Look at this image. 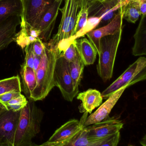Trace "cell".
Listing matches in <instances>:
<instances>
[{
    "mask_svg": "<svg viewBox=\"0 0 146 146\" xmlns=\"http://www.w3.org/2000/svg\"><path fill=\"white\" fill-rule=\"evenodd\" d=\"M58 55L57 46L45 42V49L41 62L36 72L37 85L30 100H42L45 98L55 86L54 72Z\"/></svg>",
    "mask_w": 146,
    "mask_h": 146,
    "instance_id": "1",
    "label": "cell"
},
{
    "mask_svg": "<svg viewBox=\"0 0 146 146\" xmlns=\"http://www.w3.org/2000/svg\"><path fill=\"white\" fill-rule=\"evenodd\" d=\"M43 115V111L34 101L29 100L21 110L14 146H32V140L40 132Z\"/></svg>",
    "mask_w": 146,
    "mask_h": 146,
    "instance_id": "2",
    "label": "cell"
},
{
    "mask_svg": "<svg viewBox=\"0 0 146 146\" xmlns=\"http://www.w3.org/2000/svg\"><path fill=\"white\" fill-rule=\"evenodd\" d=\"M122 29L114 35L102 38L100 41L97 71L104 82L112 78L117 49L121 38Z\"/></svg>",
    "mask_w": 146,
    "mask_h": 146,
    "instance_id": "3",
    "label": "cell"
},
{
    "mask_svg": "<svg viewBox=\"0 0 146 146\" xmlns=\"http://www.w3.org/2000/svg\"><path fill=\"white\" fill-rule=\"evenodd\" d=\"M82 0H65L63 7L59 9L62 18L57 33L50 39L49 42L57 46L64 43L75 35V25L77 14Z\"/></svg>",
    "mask_w": 146,
    "mask_h": 146,
    "instance_id": "4",
    "label": "cell"
},
{
    "mask_svg": "<svg viewBox=\"0 0 146 146\" xmlns=\"http://www.w3.org/2000/svg\"><path fill=\"white\" fill-rule=\"evenodd\" d=\"M146 79V59L141 56L126 69L112 84L102 93L103 99H107L116 91L123 87H128Z\"/></svg>",
    "mask_w": 146,
    "mask_h": 146,
    "instance_id": "5",
    "label": "cell"
},
{
    "mask_svg": "<svg viewBox=\"0 0 146 146\" xmlns=\"http://www.w3.org/2000/svg\"><path fill=\"white\" fill-rule=\"evenodd\" d=\"M54 77L55 86L60 89L64 99L69 102L73 101L79 92L74 87L69 72V63L64 59L62 52L59 51Z\"/></svg>",
    "mask_w": 146,
    "mask_h": 146,
    "instance_id": "6",
    "label": "cell"
},
{
    "mask_svg": "<svg viewBox=\"0 0 146 146\" xmlns=\"http://www.w3.org/2000/svg\"><path fill=\"white\" fill-rule=\"evenodd\" d=\"M123 123L115 117H109L100 122L85 127L87 138L91 142L100 140L120 132Z\"/></svg>",
    "mask_w": 146,
    "mask_h": 146,
    "instance_id": "7",
    "label": "cell"
},
{
    "mask_svg": "<svg viewBox=\"0 0 146 146\" xmlns=\"http://www.w3.org/2000/svg\"><path fill=\"white\" fill-rule=\"evenodd\" d=\"M21 110H7L0 115V146H14Z\"/></svg>",
    "mask_w": 146,
    "mask_h": 146,
    "instance_id": "8",
    "label": "cell"
},
{
    "mask_svg": "<svg viewBox=\"0 0 146 146\" xmlns=\"http://www.w3.org/2000/svg\"><path fill=\"white\" fill-rule=\"evenodd\" d=\"M56 0H22L23 17L25 22L35 28Z\"/></svg>",
    "mask_w": 146,
    "mask_h": 146,
    "instance_id": "9",
    "label": "cell"
},
{
    "mask_svg": "<svg viewBox=\"0 0 146 146\" xmlns=\"http://www.w3.org/2000/svg\"><path fill=\"white\" fill-rule=\"evenodd\" d=\"M123 20V15L121 8L118 13L106 25L94 29L86 34L89 41L95 47L98 54L99 53L101 38L109 35H114L122 29Z\"/></svg>",
    "mask_w": 146,
    "mask_h": 146,
    "instance_id": "10",
    "label": "cell"
},
{
    "mask_svg": "<svg viewBox=\"0 0 146 146\" xmlns=\"http://www.w3.org/2000/svg\"><path fill=\"white\" fill-rule=\"evenodd\" d=\"M127 88V86L121 88L111 95L107 100L101 104L96 111L87 117L83 123V127H85L100 122L108 118L113 107Z\"/></svg>",
    "mask_w": 146,
    "mask_h": 146,
    "instance_id": "11",
    "label": "cell"
},
{
    "mask_svg": "<svg viewBox=\"0 0 146 146\" xmlns=\"http://www.w3.org/2000/svg\"><path fill=\"white\" fill-rule=\"evenodd\" d=\"M61 3L55 1L35 27L40 31L39 38L44 42H47L50 39Z\"/></svg>",
    "mask_w": 146,
    "mask_h": 146,
    "instance_id": "12",
    "label": "cell"
},
{
    "mask_svg": "<svg viewBox=\"0 0 146 146\" xmlns=\"http://www.w3.org/2000/svg\"><path fill=\"white\" fill-rule=\"evenodd\" d=\"M131 1L125 0L122 2H118V0H110L102 3L97 2L89 8V11H89V13L92 12V15L90 16L99 17L102 19L101 21L110 22L116 15L115 12Z\"/></svg>",
    "mask_w": 146,
    "mask_h": 146,
    "instance_id": "13",
    "label": "cell"
},
{
    "mask_svg": "<svg viewBox=\"0 0 146 146\" xmlns=\"http://www.w3.org/2000/svg\"><path fill=\"white\" fill-rule=\"evenodd\" d=\"M84 121L85 120L81 121L76 119L69 120L57 129L47 141L51 143L62 142L73 138L83 127Z\"/></svg>",
    "mask_w": 146,
    "mask_h": 146,
    "instance_id": "14",
    "label": "cell"
},
{
    "mask_svg": "<svg viewBox=\"0 0 146 146\" xmlns=\"http://www.w3.org/2000/svg\"><path fill=\"white\" fill-rule=\"evenodd\" d=\"M20 17L13 16L0 25V51L7 48L14 41L16 28L21 24Z\"/></svg>",
    "mask_w": 146,
    "mask_h": 146,
    "instance_id": "15",
    "label": "cell"
},
{
    "mask_svg": "<svg viewBox=\"0 0 146 146\" xmlns=\"http://www.w3.org/2000/svg\"><path fill=\"white\" fill-rule=\"evenodd\" d=\"M77 99L82 102L79 106L80 112L91 114L93 111L102 104L103 97L101 93L95 89H88L77 94Z\"/></svg>",
    "mask_w": 146,
    "mask_h": 146,
    "instance_id": "16",
    "label": "cell"
},
{
    "mask_svg": "<svg viewBox=\"0 0 146 146\" xmlns=\"http://www.w3.org/2000/svg\"><path fill=\"white\" fill-rule=\"evenodd\" d=\"M77 53L85 66L92 65L97 58V52L92 44L86 38L75 40Z\"/></svg>",
    "mask_w": 146,
    "mask_h": 146,
    "instance_id": "17",
    "label": "cell"
},
{
    "mask_svg": "<svg viewBox=\"0 0 146 146\" xmlns=\"http://www.w3.org/2000/svg\"><path fill=\"white\" fill-rule=\"evenodd\" d=\"M20 31L16 33L14 41L22 49L33 43L39 38L40 32L39 30L28 25L21 17Z\"/></svg>",
    "mask_w": 146,
    "mask_h": 146,
    "instance_id": "18",
    "label": "cell"
},
{
    "mask_svg": "<svg viewBox=\"0 0 146 146\" xmlns=\"http://www.w3.org/2000/svg\"><path fill=\"white\" fill-rule=\"evenodd\" d=\"M22 0H0V25L13 16H23Z\"/></svg>",
    "mask_w": 146,
    "mask_h": 146,
    "instance_id": "19",
    "label": "cell"
},
{
    "mask_svg": "<svg viewBox=\"0 0 146 146\" xmlns=\"http://www.w3.org/2000/svg\"><path fill=\"white\" fill-rule=\"evenodd\" d=\"M135 43L133 48V54L142 56L146 54V25L145 17H141L139 27L134 36Z\"/></svg>",
    "mask_w": 146,
    "mask_h": 146,
    "instance_id": "20",
    "label": "cell"
},
{
    "mask_svg": "<svg viewBox=\"0 0 146 146\" xmlns=\"http://www.w3.org/2000/svg\"><path fill=\"white\" fill-rule=\"evenodd\" d=\"M21 74L22 78L23 91L26 96L30 100L32 92L37 85L36 73L32 68L22 65Z\"/></svg>",
    "mask_w": 146,
    "mask_h": 146,
    "instance_id": "21",
    "label": "cell"
},
{
    "mask_svg": "<svg viewBox=\"0 0 146 146\" xmlns=\"http://www.w3.org/2000/svg\"><path fill=\"white\" fill-rule=\"evenodd\" d=\"M85 65L79 54L73 61L69 63V72L74 87L79 92V86L82 79Z\"/></svg>",
    "mask_w": 146,
    "mask_h": 146,
    "instance_id": "22",
    "label": "cell"
},
{
    "mask_svg": "<svg viewBox=\"0 0 146 146\" xmlns=\"http://www.w3.org/2000/svg\"><path fill=\"white\" fill-rule=\"evenodd\" d=\"M111 136L106 137L98 141L91 142L87 138L85 129L83 127L71 141L65 146H99Z\"/></svg>",
    "mask_w": 146,
    "mask_h": 146,
    "instance_id": "23",
    "label": "cell"
},
{
    "mask_svg": "<svg viewBox=\"0 0 146 146\" xmlns=\"http://www.w3.org/2000/svg\"><path fill=\"white\" fill-rule=\"evenodd\" d=\"M10 92H21L20 78L18 75L0 80V95Z\"/></svg>",
    "mask_w": 146,
    "mask_h": 146,
    "instance_id": "24",
    "label": "cell"
},
{
    "mask_svg": "<svg viewBox=\"0 0 146 146\" xmlns=\"http://www.w3.org/2000/svg\"><path fill=\"white\" fill-rule=\"evenodd\" d=\"M121 9L122 10L123 19L130 23H136L141 15L138 3L131 1Z\"/></svg>",
    "mask_w": 146,
    "mask_h": 146,
    "instance_id": "25",
    "label": "cell"
},
{
    "mask_svg": "<svg viewBox=\"0 0 146 146\" xmlns=\"http://www.w3.org/2000/svg\"><path fill=\"white\" fill-rule=\"evenodd\" d=\"M101 21L102 19L99 17L90 16L87 19L85 27L71 38V42L84 37L87 33L94 30L101 22Z\"/></svg>",
    "mask_w": 146,
    "mask_h": 146,
    "instance_id": "26",
    "label": "cell"
},
{
    "mask_svg": "<svg viewBox=\"0 0 146 146\" xmlns=\"http://www.w3.org/2000/svg\"><path fill=\"white\" fill-rule=\"evenodd\" d=\"M28 100L22 94L18 98L13 99L3 104L7 110L14 111L21 110L26 106Z\"/></svg>",
    "mask_w": 146,
    "mask_h": 146,
    "instance_id": "27",
    "label": "cell"
},
{
    "mask_svg": "<svg viewBox=\"0 0 146 146\" xmlns=\"http://www.w3.org/2000/svg\"><path fill=\"white\" fill-rule=\"evenodd\" d=\"M89 16V9L81 8L79 9L76 18L75 25V34L85 25Z\"/></svg>",
    "mask_w": 146,
    "mask_h": 146,
    "instance_id": "28",
    "label": "cell"
},
{
    "mask_svg": "<svg viewBox=\"0 0 146 146\" xmlns=\"http://www.w3.org/2000/svg\"><path fill=\"white\" fill-rule=\"evenodd\" d=\"M75 40L71 42L62 52L63 58L69 63L73 61L78 55L75 45Z\"/></svg>",
    "mask_w": 146,
    "mask_h": 146,
    "instance_id": "29",
    "label": "cell"
},
{
    "mask_svg": "<svg viewBox=\"0 0 146 146\" xmlns=\"http://www.w3.org/2000/svg\"><path fill=\"white\" fill-rule=\"evenodd\" d=\"M25 57L23 65L26 67L33 69V61L35 54L33 49L32 44L27 46L25 48Z\"/></svg>",
    "mask_w": 146,
    "mask_h": 146,
    "instance_id": "30",
    "label": "cell"
},
{
    "mask_svg": "<svg viewBox=\"0 0 146 146\" xmlns=\"http://www.w3.org/2000/svg\"><path fill=\"white\" fill-rule=\"evenodd\" d=\"M32 46L35 55L42 56L45 49V42L39 38L32 44Z\"/></svg>",
    "mask_w": 146,
    "mask_h": 146,
    "instance_id": "31",
    "label": "cell"
},
{
    "mask_svg": "<svg viewBox=\"0 0 146 146\" xmlns=\"http://www.w3.org/2000/svg\"><path fill=\"white\" fill-rule=\"evenodd\" d=\"M21 92H10L0 95V103L4 104L13 99L18 98L21 95Z\"/></svg>",
    "mask_w": 146,
    "mask_h": 146,
    "instance_id": "32",
    "label": "cell"
},
{
    "mask_svg": "<svg viewBox=\"0 0 146 146\" xmlns=\"http://www.w3.org/2000/svg\"><path fill=\"white\" fill-rule=\"evenodd\" d=\"M120 132L112 135L99 146H117L120 139Z\"/></svg>",
    "mask_w": 146,
    "mask_h": 146,
    "instance_id": "33",
    "label": "cell"
},
{
    "mask_svg": "<svg viewBox=\"0 0 146 146\" xmlns=\"http://www.w3.org/2000/svg\"><path fill=\"white\" fill-rule=\"evenodd\" d=\"M98 0H82L81 7L80 9L81 8H87L89 9Z\"/></svg>",
    "mask_w": 146,
    "mask_h": 146,
    "instance_id": "34",
    "label": "cell"
},
{
    "mask_svg": "<svg viewBox=\"0 0 146 146\" xmlns=\"http://www.w3.org/2000/svg\"><path fill=\"white\" fill-rule=\"evenodd\" d=\"M41 57H42V56H37L35 55L34 56L33 69L35 73H36V72H37V70L39 67V66H40Z\"/></svg>",
    "mask_w": 146,
    "mask_h": 146,
    "instance_id": "35",
    "label": "cell"
},
{
    "mask_svg": "<svg viewBox=\"0 0 146 146\" xmlns=\"http://www.w3.org/2000/svg\"><path fill=\"white\" fill-rule=\"evenodd\" d=\"M139 10L141 15L142 17H146V0L142 1L139 3Z\"/></svg>",
    "mask_w": 146,
    "mask_h": 146,
    "instance_id": "36",
    "label": "cell"
},
{
    "mask_svg": "<svg viewBox=\"0 0 146 146\" xmlns=\"http://www.w3.org/2000/svg\"><path fill=\"white\" fill-rule=\"evenodd\" d=\"M7 110L5 106L1 103H0V115H1L4 111Z\"/></svg>",
    "mask_w": 146,
    "mask_h": 146,
    "instance_id": "37",
    "label": "cell"
},
{
    "mask_svg": "<svg viewBox=\"0 0 146 146\" xmlns=\"http://www.w3.org/2000/svg\"><path fill=\"white\" fill-rule=\"evenodd\" d=\"M132 1H133L134 2H135L138 3H139L141 2L142 1H145V0H131Z\"/></svg>",
    "mask_w": 146,
    "mask_h": 146,
    "instance_id": "38",
    "label": "cell"
},
{
    "mask_svg": "<svg viewBox=\"0 0 146 146\" xmlns=\"http://www.w3.org/2000/svg\"><path fill=\"white\" fill-rule=\"evenodd\" d=\"M110 1V0H98L97 2L99 3H103L107 1Z\"/></svg>",
    "mask_w": 146,
    "mask_h": 146,
    "instance_id": "39",
    "label": "cell"
},
{
    "mask_svg": "<svg viewBox=\"0 0 146 146\" xmlns=\"http://www.w3.org/2000/svg\"><path fill=\"white\" fill-rule=\"evenodd\" d=\"M56 1H57L60 2L62 3L63 0H56Z\"/></svg>",
    "mask_w": 146,
    "mask_h": 146,
    "instance_id": "40",
    "label": "cell"
},
{
    "mask_svg": "<svg viewBox=\"0 0 146 146\" xmlns=\"http://www.w3.org/2000/svg\"><path fill=\"white\" fill-rule=\"evenodd\" d=\"M129 146H132V145H129Z\"/></svg>",
    "mask_w": 146,
    "mask_h": 146,
    "instance_id": "41",
    "label": "cell"
},
{
    "mask_svg": "<svg viewBox=\"0 0 146 146\" xmlns=\"http://www.w3.org/2000/svg\"></svg>",
    "mask_w": 146,
    "mask_h": 146,
    "instance_id": "42",
    "label": "cell"
}]
</instances>
